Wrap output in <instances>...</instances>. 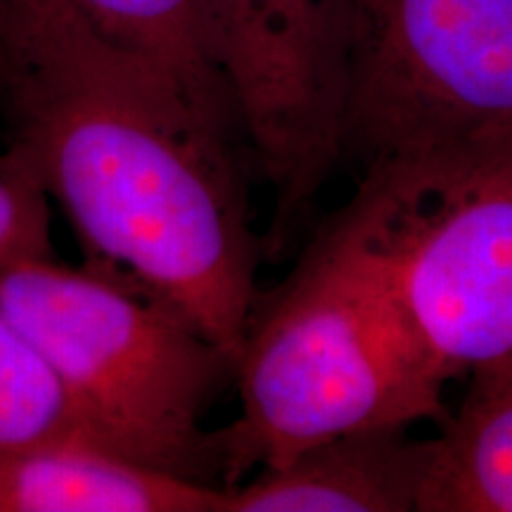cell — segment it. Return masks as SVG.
<instances>
[{"label":"cell","mask_w":512,"mask_h":512,"mask_svg":"<svg viewBox=\"0 0 512 512\" xmlns=\"http://www.w3.org/2000/svg\"><path fill=\"white\" fill-rule=\"evenodd\" d=\"M55 256L50 195L17 145L0 152V268Z\"/></svg>","instance_id":"12"},{"label":"cell","mask_w":512,"mask_h":512,"mask_svg":"<svg viewBox=\"0 0 512 512\" xmlns=\"http://www.w3.org/2000/svg\"><path fill=\"white\" fill-rule=\"evenodd\" d=\"M233 377L240 413L216 432L226 486L339 434L446 415L444 377L382 299L313 242L254 302Z\"/></svg>","instance_id":"4"},{"label":"cell","mask_w":512,"mask_h":512,"mask_svg":"<svg viewBox=\"0 0 512 512\" xmlns=\"http://www.w3.org/2000/svg\"><path fill=\"white\" fill-rule=\"evenodd\" d=\"M221 501L207 482L83 441L0 451V512H219Z\"/></svg>","instance_id":"8"},{"label":"cell","mask_w":512,"mask_h":512,"mask_svg":"<svg viewBox=\"0 0 512 512\" xmlns=\"http://www.w3.org/2000/svg\"><path fill=\"white\" fill-rule=\"evenodd\" d=\"M313 245L382 299L444 380L512 354V147L373 159Z\"/></svg>","instance_id":"2"},{"label":"cell","mask_w":512,"mask_h":512,"mask_svg":"<svg viewBox=\"0 0 512 512\" xmlns=\"http://www.w3.org/2000/svg\"><path fill=\"white\" fill-rule=\"evenodd\" d=\"M242 138L275 195L268 240L287 233L342 159L356 0H211Z\"/></svg>","instance_id":"6"},{"label":"cell","mask_w":512,"mask_h":512,"mask_svg":"<svg viewBox=\"0 0 512 512\" xmlns=\"http://www.w3.org/2000/svg\"><path fill=\"white\" fill-rule=\"evenodd\" d=\"M93 31L169 76L204 114L242 138L216 48L211 0H64Z\"/></svg>","instance_id":"9"},{"label":"cell","mask_w":512,"mask_h":512,"mask_svg":"<svg viewBox=\"0 0 512 512\" xmlns=\"http://www.w3.org/2000/svg\"><path fill=\"white\" fill-rule=\"evenodd\" d=\"M420 512H512V354L472 370L463 406L432 444Z\"/></svg>","instance_id":"10"},{"label":"cell","mask_w":512,"mask_h":512,"mask_svg":"<svg viewBox=\"0 0 512 512\" xmlns=\"http://www.w3.org/2000/svg\"><path fill=\"white\" fill-rule=\"evenodd\" d=\"M432 444L403 425L339 434L226 486L219 512H420Z\"/></svg>","instance_id":"7"},{"label":"cell","mask_w":512,"mask_h":512,"mask_svg":"<svg viewBox=\"0 0 512 512\" xmlns=\"http://www.w3.org/2000/svg\"><path fill=\"white\" fill-rule=\"evenodd\" d=\"M50 441L107 448L41 351L0 311V451Z\"/></svg>","instance_id":"11"},{"label":"cell","mask_w":512,"mask_h":512,"mask_svg":"<svg viewBox=\"0 0 512 512\" xmlns=\"http://www.w3.org/2000/svg\"><path fill=\"white\" fill-rule=\"evenodd\" d=\"M0 311L107 448L197 482L221 472L202 420L233 361L174 302L100 261L48 256L0 268Z\"/></svg>","instance_id":"3"},{"label":"cell","mask_w":512,"mask_h":512,"mask_svg":"<svg viewBox=\"0 0 512 512\" xmlns=\"http://www.w3.org/2000/svg\"><path fill=\"white\" fill-rule=\"evenodd\" d=\"M0 114L88 259L174 302L235 363L259 261L240 136L64 0H0Z\"/></svg>","instance_id":"1"},{"label":"cell","mask_w":512,"mask_h":512,"mask_svg":"<svg viewBox=\"0 0 512 512\" xmlns=\"http://www.w3.org/2000/svg\"><path fill=\"white\" fill-rule=\"evenodd\" d=\"M512 147V0H356L344 155Z\"/></svg>","instance_id":"5"}]
</instances>
